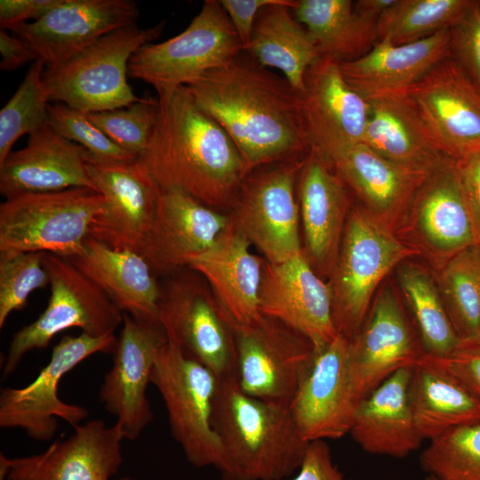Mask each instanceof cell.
I'll use <instances>...</instances> for the list:
<instances>
[{"mask_svg": "<svg viewBox=\"0 0 480 480\" xmlns=\"http://www.w3.org/2000/svg\"><path fill=\"white\" fill-rule=\"evenodd\" d=\"M186 88L229 135L249 172L312 148L300 94L245 51Z\"/></svg>", "mask_w": 480, "mask_h": 480, "instance_id": "6da1fadb", "label": "cell"}, {"mask_svg": "<svg viewBox=\"0 0 480 480\" xmlns=\"http://www.w3.org/2000/svg\"><path fill=\"white\" fill-rule=\"evenodd\" d=\"M154 132L141 157L162 188L229 209L249 169L225 130L202 110L186 86L157 94Z\"/></svg>", "mask_w": 480, "mask_h": 480, "instance_id": "7a4b0ae2", "label": "cell"}, {"mask_svg": "<svg viewBox=\"0 0 480 480\" xmlns=\"http://www.w3.org/2000/svg\"><path fill=\"white\" fill-rule=\"evenodd\" d=\"M212 424L225 456L223 480H284L299 470L308 444L290 404L248 395L236 376L219 379Z\"/></svg>", "mask_w": 480, "mask_h": 480, "instance_id": "3957f363", "label": "cell"}, {"mask_svg": "<svg viewBox=\"0 0 480 480\" xmlns=\"http://www.w3.org/2000/svg\"><path fill=\"white\" fill-rule=\"evenodd\" d=\"M417 252L364 206L350 210L329 281L333 321L339 333L348 339L356 334L380 283Z\"/></svg>", "mask_w": 480, "mask_h": 480, "instance_id": "277c9868", "label": "cell"}, {"mask_svg": "<svg viewBox=\"0 0 480 480\" xmlns=\"http://www.w3.org/2000/svg\"><path fill=\"white\" fill-rule=\"evenodd\" d=\"M105 198L90 188L27 193L0 204V256L43 252L80 254Z\"/></svg>", "mask_w": 480, "mask_h": 480, "instance_id": "5b68a950", "label": "cell"}, {"mask_svg": "<svg viewBox=\"0 0 480 480\" xmlns=\"http://www.w3.org/2000/svg\"><path fill=\"white\" fill-rule=\"evenodd\" d=\"M160 23L141 29L136 24L114 30L63 63L45 67L43 82L50 101L95 113L127 107L138 97L127 81L132 56L162 32Z\"/></svg>", "mask_w": 480, "mask_h": 480, "instance_id": "8992f818", "label": "cell"}, {"mask_svg": "<svg viewBox=\"0 0 480 480\" xmlns=\"http://www.w3.org/2000/svg\"><path fill=\"white\" fill-rule=\"evenodd\" d=\"M219 379L204 364L166 341L157 351L150 375L167 411L172 435L196 468L213 467L222 475L224 452L212 424Z\"/></svg>", "mask_w": 480, "mask_h": 480, "instance_id": "52a82bcc", "label": "cell"}, {"mask_svg": "<svg viewBox=\"0 0 480 480\" xmlns=\"http://www.w3.org/2000/svg\"><path fill=\"white\" fill-rule=\"evenodd\" d=\"M244 51L220 1L205 0L181 33L148 43L132 56L128 76L155 88L157 94L187 86Z\"/></svg>", "mask_w": 480, "mask_h": 480, "instance_id": "ba28073f", "label": "cell"}, {"mask_svg": "<svg viewBox=\"0 0 480 480\" xmlns=\"http://www.w3.org/2000/svg\"><path fill=\"white\" fill-rule=\"evenodd\" d=\"M306 156L253 169L229 208L232 228L269 263H283L303 253L296 185Z\"/></svg>", "mask_w": 480, "mask_h": 480, "instance_id": "9c48e42d", "label": "cell"}, {"mask_svg": "<svg viewBox=\"0 0 480 480\" xmlns=\"http://www.w3.org/2000/svg\"><path fill=\"white\" fill-rule=\"evenodd\" d=\"M51 295L45 309L12 336L3 366L4 377L12 373L31 350L47 347L52 339L69 328L92 336L114 332L124 313L70 260L46 253Z\"/></svg>", "mask_w": 480, "mask_h": 480, "instance_id": "30bf717a", "label": "cell"}, {"mask_svg": "<svg viewBox=\"0 0 480 480\" xmlns=\"http://www.w3.org/2000/svg\"><path fill=\"white\" fill-rule=\"evenodd\" d=\"M188 269L161 286L158 319L167 341L218 379L237 377L233 328L204 279Z\"/></svg>", "mask_w": 480, "mask_h": 480, "instance_id": "8fae6325", "label": "cell"}, {"mask_svg": "<svg viewBox=\"0 0 480 480\" xmlns=\"http://www.w3.org/2000/svg\"><path fill=\"white\" fill-rule=\"evenodd\" d=\"M117 338L114 332L92 336L82 332L65 335L52 348L48 364L37 377L23 388H4L0 392V427L19 428L36 441L51 440L60 418L73 428L89 412L83 406L63 402L58 387L63 376L88 356L114 354Z\"/></svg>", "mask_w": 480, "mask_h": 480, "instance_id": "7c38bea8", "label": "cell"}, {"mask_svg": "<svg viewBox=\"0 0 480 480\" xmlns=\"http://www.w3.org/2000/svg\"><path fill=\"white\" fill-rule=\"evenodd\" d=\"M237 380L241 388L260 399L290 404L314 347L284 323L260 315L234 327Z\"/></svg>", "mask_w": 480, "mask_h": 480, "instance_id": "4fadbf2b", "label": "cell"}, {"mask_svg": "<svg viewBox=\"0 0 480 480\" xmlns=\"http://www.w3.org/2000/svg\"><path fill=\"white\" fill-rule=\"evenodd\" d=\"M88 174L105 198L89 237L116 249L141 253L154 220L159 186L141 157L100 160L86 151Z\"/></svg>", "mask_w": 480, "mask_h": 480, "instance_id": "5bb4252c", "label": "cell"}, {"mask_svg": "<svg viewBox=\"0 0 480 480\" xmlns=\"http://www.w3.org/2000/svg\"><path fill=\"white\" fill-rule=\"evenodd\" d=\"M426 356L391 287L379 292L356 334L348 339V365L356 402L398 370L413 367Z\"/></svg>", "mask_w": 480, "mask_h": 480, "instance_id": "9a60e30c", "label": "cell"}, {"mask_svg": "<svg viewBox=\"0 0 480 480\" xmlns=\"http://www.w3.org/2000/svg\"><path fill=\"white\" fill-rule=\"evenodd\" d=\"M356 402L348 365V338L339 333L314 349L290 409L301 438L309 443L335 440L349 433Z\"/></svg>", "mask_w": 480, "mask_h": 480, "instance_id": "2e32d148", "label": "cell"}, {"mask_svg": "<svg viewBox=\"0 0 480 480\" xmlns=\"http://www.w3.org/2000/svg\"><path fill=\"white\" fill-rule=\"evenodd\" d=\"M405 93L449 157L480 150V86L451 56Z\"/></svg>", "mask_w": 480, "mask_h": 480, "instance_id": "e0dca14e", "label": "cell"}, {"mask_svg": "<svg viewBox=\"0 0 480 480\" xmlns=\"http://www.w3.org/2000/svg\"><path fill=\"white\" fill-rule=\"evenodd\" d=\"M166 341L160 324L124 313L113 365L100 389V400L116 418L124 439H137L153 420L147 388L157 351Z\"/></svg>", "mask_w": 480, "mask_h": 480, "instance_id": "ac0fdd59", "label": "cell"}, {"mask_svg": "<svg viewBox=\"0 0 480 480\" xmlns=\"http://www.w3.org/2000/svg\"><path fill=\"white\" fill-rule=\"evenodd\" d=\"M140 16L131 0H61L39 20L12 30L45 67L63 63L105 35Z\"/></svg>", "mask_w": 480, "mask_h": 480, "instance_id": "d6986e66", "label": "cell"}, {"mask_svg": "<svg viewBox=\"0 0 480 480\" xmlns=\"http://www.w3.org/2000/svg\"><path fill=\"white\" fill-rule=\"evenodd\" d=\"M259 310L303 335L314 349L327 345L339 334L333 321L330 284L303 253L278 264L265 260Z\"/></svg>", "mask_w": 480, "mask_h": 480, "instance_id": "ffe728a7", "label": "cell"}, {"mask_svg": "<svg viewBox=\"0 0 480 480\" xmlns=\"http://www.w3.org/2000/svg\"><path fill=\"white\" fill-rule=\"evenodd\" d=\"M229 223L228 214L183 191L159 187L154 220L140 254L154 274H174L213 245Z\"/></svg>", "mask_w": 480, "mask_h": 480, "instance_id": "44dd1931", "label": "cell"}, {"mask_svg": "<svg viewBox=\"0 0 480 480\" xmlns=\"http://www.w3.org/2000/svg\"><path fill=\"white\" fill-rule=\"evenodd\" d=\"M300 97L311 145L327 160L363 142L369 105L348 84L339 61L319 57L306 72Z\"/></svg>", "mask_w": 480, "mask_h": 480, "instance_id": "7402d4cb", "label": "cell"}, {"mask_svg": "<svg viewBox=\"0 0 480 480\" xmlns=\"http://www.w3.org/2000/svg\"><path fill=\"white\" fill-rule=\"evenodd\" d=\"M296 193L304 234L302 252L320 276H330L351 210L348 187L312 147L299 172Z\"/></svg>", "mask_w": 480, "mask_h": 480, "instance_id": "603a6c76", "label": "cell"}, {"mask_svg": "<svg viewBox=\"0 0 480 480\" xmlns=\"http://www.w3.org/2000/svg\"><path fill=\"white\" fill-rule=\"evenodd\" d=\"M118 424L92 420L74 427L67 439L55 441L40 454L8 459V480H109L123 462Z\"/></svg>", "mask_w": 480, "mask_h": 480, "instance_id": "cb8c5ba5", "label": "cell"}, {"mask_svg": "<svg viewBox=\"0 0 480 480\" xmlns=\"http://www.w3.org/2000/svg\"><path fill=\"white\" fill-rule=\"evenodd\" d=\"M28 136L26 147L12 151L0 164V192L5 198L71 188L96 190L86 169L84 148L49 124Z\"/></svg>", "mask_w": 480, "mask_h": 480, "instance_id": "d4e9b609", "label": "cell"}, {"mask_svg": "<svg viewBox=\"0 0 480 480\" xmlns=\"http://www.w3.org/2000/svg\"><path fill=\"white\" fill-rule=\"evenodd\" d=\"M363 143L405 169L431 174L455 161L449 157L405 92L366 100Z\"/></svg>", "mask_w": 480, "mask_h": 480, "instance_id": "484cf974", "label": "cell"}, {"mask_svg": "<svg viewBox=\"0 0 480 480\" xmlns=\"http://www.w3.org/2000/svg\"><path fill=\"white\" fill-rule=\"evenodd\" d=\"M250 245L229 223L213 245L188 264L207 282L232 328L248 324L260 315L265 260L253 255Z\"/></svg>", "mask_w": 480, "mask_h": 480, "instance_id": "4316f807", "label": "cell"}, {"mask_svg": "<svg viewBox=\"0 0 480 480\" xmlns=\"http://www.w3.org/2000/svg\"><path fill=\"white\" fill-rule=\"evenodd\" d=\"M408 214L421 243L444 260L469 246L477 245L456 161L424 180Z\"/></svg>", "mask_w": 480, "mask_h": 480, "instance_id": "83f0119b", "label": "cell"}, {"mask_svg": "<svg viewBox=\"0 0 480 480\" xmlns=\"http://www.w3.org/2000/svg\"><path fill=\"white\" fill-rule=\"evenodd\" d=\"M450 56L448 28L413 43L396 45L377 42L362 56L339 64L348 84L367 100L405 92Z\"/></svg>", "mask_w": 480, "mask_h": 480, "instance_id": "f1b7e54d", "label": "cell"}, {"mask_svg": "<svg viewBox=\"0 0 480 480\" xmlns=\"http://www.w3.org/2000/svg\"><path fill=\"white\" fill-rule=\"evenodd\" d=\"M412 369L398 370L356 404L348 434L364 452L403 459L420 447L409 398Z\"/></svg>", "mask_w": 480, "mask_h": 480, "instance_id": "f546056e", "label": "cell"}, {"mask_svg": "<svg viewBox=\"0 0 480 480\" xmlns=\"http://www.w3.org/2000/svg\"><path fill=\"white\" fill-rule=\"evenodd\" d=\"M328 162L363 206L393 230L409 213L418 188L429 175L399 166L363 142L340 150Z\"/></svg>", "mask_w": 480, "mask_h": 480, "instance_id": "4dcf8cb0", "label": "cell"}, {"mask_svg": "<svg viewBox=\"0 0 480 480\" xmlns=\"http://www.w3.org/2000/svg\"><path fill=\"white\" fill-rule=\"evenodd\" d=\"M72 263L115 305L136 320L159 323L161 285L144 257L88 237Z\"/></svg>", "mask_w": 480, "mask_h": 480, "instance_id": "1f68e13d", "label": "cell"}, {"mask_svg": "<svg viewBox=\"0 0 480 480\" xmlns=\"http://www.w3.org/2000/svg\"><path fill=\"white\" fill-rule=\"evenodd\" d=\"M409 398L423 440L430 441L451 429L480 422V399L425 357L412 369Z\"/></svg>", "mask_w": 480, "mask_h": 480, "instance_id": "d6a6232c", "label": "cell"}, {"mask_svg": "<svg viewBox=\"0 0 480 480\" xmlns=\"http://www.w3.org/2000/svg\"><path fill=\"white\" fill-rule=\"evenodd\" d=\"M295 4L294 0H284L263 8L244 51L261 66L280 70L300 94L306 72L320 55L308 32L292 12Z\"/></svg>", "mask_w": 480, "mask_h": 480, "instance_id": "836d02e7", "label": "cell"}, {"mask_svg": "<svg viewBox=\"0 0 480 480\" xmlns=\"http://www.w3.org/2000/svg\"><path fill=\"white\" fill-rule=\"evenodd\" d=\"M291 10L308 32L320 57L352 60L376 43L378 21L358 11L350 0H299Z\"/></svg>", "mask_w": 480, "mask_h": 480, "instance_id": "e575fe53", "label": "cell"}, {"mask_svg": "<svg viewBox=\"0 0 480 480\" xmlns=\"http://www.w3.org/2000/svg\"><path fill=\"white\" fill-rule=\"evenodd\" d=\"M397 279L426 356H449L462 340L449 317L437 283L426 269L411 263L399 267Z\"/></svg>", "mask_w": 480, "mask_h": 480, "instance_id": "d590c367", "label": "cell"}, {"mask_svg": "<svg viewBox=\"0 0 480 480\" xmlns=\"http://www.w3.org/2000/svg\"><path fill=\"white\" fill-rule=\"evenodd\" d=\"M437 284L461 340L480 341V246H469L445 260Z\"/></svg>", "mask_w": 480, "mask_h": 480, "instance_id": "8d00e7d4", "label": "cell"}, {"mask_svg": "<svg viewBox=\"0 0 480 480\" xmlns=\"http://www.w3.org/2000/svg\"><path fill=\"white\" fill-rule=\"evenodd\" d=\"M468 0H395L376 25V43L404 44L450 28Z\"/></svg>", "mask_w": 480, "mask_h": 480, "instance_id": "74e56055", "label": "cell"}, {"mask_svg": "<svg viewBox=\"0 0 480 480\" xmlns=\"http://www.w3.org/2000/svg\"><path fill=\"white\" fill-rule=\"evenodd\" d=\"M44 69L42 61L32 62L24 79L0 110V164L21 136L49 124L51 101L43 82Z\"/></svg>", "mask_w": 480, "mask_h": 480, "instance_id": "f35d334b", "label": "cell"}, {"mask_svg": "<svg viewBox=\"0 0 480 480\" xmlns=\"http://www.w3.org/2000/svg\"><path fill=\"white\" fill-rule=\"evenodd\" d=\"M420 466L436 480H480V422L430 440Z\"/></svg>", "mask_w": 480, "mask_h": 480, "instance_id": "ab89813d", "label": "cell"}, {"mask_svg": "<svg viewBox=\"0 0 480 480\" xmlns=\"http://www.w3.org/2000/svg\"><path fill=\"white\" fill-rule=\"evenodd\" d=\"M158 111V100L141 97L112 110L89 113V118L117 146L142 157L149 146Z\"/></svg>", "mask_w": 480, "mask_h": 480, "instance_id": "60d3db41", "label": "cell"}, {"mask_svg": "<svg viewBox=\"0 0 480 480\" xmlns=\"http://www.w3.org/2000/svg\"><path fill=\"white\" fill-rule=\"evenodd\" d=\"M44 254L29 252L0 256V328L11 313L26 306L34 291L49 284Z\"/></svg>", "mask_w": 480, "mask_h": 480, "instance_id": "b9f144b4", "label": "cell"}, {"mask_svg": "<svg viewBox=\"0 0 480 480\" xmlns=\"http://www.w3.org/2000/svg\"><path fill=\"white\" fill-rule=\"evenodd\" d=\"M49 125L67 140L84 148L94 157L107 162H128L138 156L115 144L87 113L56 102L49 105Z\"/></svg>", "mask_w": 480, "mask_h": 480, "instance_id": "7bdbcfd3", "label": "cell"}, {"mask_svg": "<svg viewBox=\"0 0 480 480\" xmlns=\"http://www.w3.org/2000/svg\"><path fill=\"white\" fill-rule=\"evenodd\" d=\"M449 30L451 57L480 86L479 1H471Z\"/></svg>", "mask_w": 480, "mask_h": 480, "instance_id": "ee69618b", "label": "cell"}, {"mask_svg": "<svg viewBox=\"0 0 480 480\" xmlns=\"http://www.w3.org/2000/svg\"><path fill=\"white\" fill-rule=\"evenodd\" d=\"M425 358L454 376L480 399V341H462L447 357Z\"/></svg>", "mask_w": 480, "mask_h": 480, "instance_id": "f6af8a7d", "label": "cell"}, {"mask_svg": "<svg viewBox=\"0 0 480 480\" xmlns=\"http://www.w3.org/2000/svg\"><path fill=\"white\" fill-rule=\"evenodd\" d=\"M290 480H347L333 463L326 441L309 442L302 463Z\"/></svg>", "mask_w": 480, "mask_h": 480, "instance_id": "bcb514c9", "label": "cell"}, {"mask_svg": "<svg viewBox=\"0 0 480 480\" xmlns=\"http://www.w3.org/2000/svg\"><path fill=\"white\" fill-rule=\"evenodd\" d=\"M284 0H220L244 50L248 45L256 19L266 6Z\"/></svg>", "mask_w": 480, "mask_h": 480, "instance_id": "7dc6e473", "label": "cell"}, {"mask_svg": "<svg viewBox=\"0 0 480 480\" xmlns=\"http://www.w3.org/2000/svg\"><path fill=\"white\" fill-rule=\"evenodd\" d=\"M61 0H1L0 26L13 30L17 27L36 21Z\"/></svg>", "mask_w": 480, "mask_h": 480, "instance_id": "c3c4849f", "label": "cell"}, {"mask_svg": "<svg viewBox=\"0 0 480 480\" xmlns=\"http://www.w3.org/2000/svg\"><path fill=\"white\" fill-rule=\"evenodd\" d=\"M475 228L476 244L480 246V150L456 161Z\"/></svg>", "mask_w": 480, "mask_h": 480, "instance_id": "681fc988", "label": "cell"}, {"mask_svg": "<svg viewBox=\"0 0 480 480\" xmlns=\"http://www.w3.org/2000/svg\"><path fill=\"white\" fill-rule=\"evenodd\" d=\"M0 68L4 71L15 70L36 58L25 44L16 36L9 35L4 29L0 31Z\"/></svg>", "mask_w": 480, "mask_h": 480, "instance_id": "f907efd6", "label": "cell"}, {"mask_svg": "<svg viewBox=\"0 0 480 480\" xmlns=\"http://www.w3.org/2000/svg\"><path fill=\"white\" fill-rule=\"evenodd\" d=\"M7 473V466L3 462L0 461V480H4L6 476Z\"/></svg>", "mask_w": 480, "mask_h": 480, "instance_id": "816d5d0a", "label": "cell"}, {"mask_svg": "<svg viewBox=\"0 0 480 480\" xmlns=\"http://www.w3.org/2000/svg\"><path fill=\"white\" fill-rule=\"evenodd\" d=\"M424 480H436V479L430 476H426Z\"/></svg>", "mask_w": 480, "mask_h": 480, "instance_id": "f5cc1de1", "label": "cell"}, {"mask_svg": "<svg viewBox=\"0 0 480 480\" xmlns=\"http://www.w3.org/2000/svg\"><path fill=\"white\" fill-rule=\"evenodd\" d=\"M120 480H133V479H131L129 477H124V478H121Z\"/></svg>", "mask_w": 480, "mask_h": 480, "instance_id": "db71d44e", "label": "cell"}, {"mask_svg": "<svg viewBox=\"0 0 480 480\" xmlns=\"http://www.w3.org/2000/svg\"><path fill=\"white\" fill-rule=\"evenodd\" d=\"M479 4H480V1H479Z\"/></svg>", "mask_w": 480, "mask_h": 480, "instance_id": "11a10c76", "label": "cell"}]
</instances>
